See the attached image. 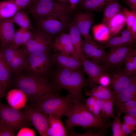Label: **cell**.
<instances>
[{
	"mask_svg": "<svg viewBox=\"0 0 136 136\" xmlns=\"http://www.w3.org/2000/svg\"><path fill=\"white\" fill-rule=\"evenodd\" d=\"M26 8L28 12L37 19L55 15H66L71 11L67 3L53 0H33Z\"/></svg>",
	"mask_w": 136,
	"mask_h": 136,
	"instance_id": "5",
	"label": "cell"
},
{
	"mask_svg": "<svg viewBox=\"0 0 136 136\" xmlns=\"http://www.w3.org/2000/svg\"><path fill=\"white\" fill-rule=\"evenodd\" d=\"M0 136H1L0 133Z\"/></svg>",
	"mask_w": 136,
	"mask_h": 136,
	"instance_id": "57",
	"label": "cell"
},
{
	"mask_svg": "<svg viewBox=\"0 0 136 136\" xmlns=\"http://www.w3.org/2000/svg\"><path fill=\"white\" fill-rule=\"evenodd\" d=\"M100 108L96 101L93 106V109L92 113L97 119L100 120L104 121L102 118L101 115L100 114Z\"/></svg>",
	"mask_w": 136,
	"mask_h": 136,
	"instance_id": "47",
	"label": "cell"
},
{
	"mask_svg": "<svg viewBox=\"0 0 136 136\" xmlns=\"http://www.w3.org/2000/svg\"><path fill=\"white\" fill-rule=\"evenodd\" d=\"M23 9L13 2L5 0L0 2V19L13 17L19 10Z\"/></svg>",
	"mask_w": 136,
	"mask_h": 136,
	"instance_id": "27",
	"label": "cell"
},
{
	"mask_svg": "<svg viewBox=\"0 0 136 136\" xmlns=\"http://www.w3.org/2000/svg\"><path fill=\"white\" fill-rule=\"evenodd\" d=\"M121 11V6L118 1L115 0L110 2L104 8L101 23L106 25L111 18Z\"/></svg>",
	"mask_w": 136,
	"mask_h": 136,
	"instance_id": "29",
	"label": "cell"
},
{
	"mask_svg": "<svg viewBox=\"0 0 136 136\" xmlns=\"http://www.w3.org/2000/svg\"><path fill=\"white\" fill-rule=\"evenodd\" d=\"M121 113L117 114V116H115L114 119L111 123L113 136H125L122 133L121 129L122 123L120 117Z\"/></svg>",
	"mask_w": 136,
	"mask_h": 136,
	"instance_id": "35",
	"label": "cell"
},
{
	"mask_svg": "<svg viewBox=\"0 0 136 136\" xmlns=\"http://www.w3.org/2000/svg\"><path fill=\"white\" fill-rule=\"evenodd\" d=\"M115 0H80V5L87 10H95L105 8L110 2Z\"/></svg>",
	"mask_w": 136,
	"mask_h": 136,
	"instance_id": "30",
	"label": "cell"
},
{
	"mask_svg": "<svg viewBox=\"0 0 136 136\" xmlns=\"http://www.w3.org/2000/svg\"><path fill=\"white\" fill-rule=\"evenodd\" d=\"M13 19L14 22L21 27L33 30L27 14L23 9L18 11L13 17Z\"/></svg>",
	"mask_w": 136,
	"mask_h": 136,
	"instance_id": "31",
	"label": "cell"
},
{
	"mask_svg": "<svg viewBox=\"0 0 136 136\" xmlns=\"http://www.w3.org/2000/svg\"><path fill=\"white\" fill-rule=\"evenodd\" d=\"M52 59L61 67L69 69L77 70L82 65L79 58L57 51L53 55Z\"/></svg>",
	"mask_w": 136,
	"mask_h": 136,
	"instance_id": "18",
	"label": "cell"
},
{
	"mask_svg": "<svg viewBox=\"0 0 136 136\" xmlns=\"http://www.w3.org/2000/svg\"><path fill=\"white\" fill-rule=\"evenodd\" d=\"M2 49L3 55L8 65L13 58L22 51V49L14 48L10 45L3 47Z\"/></svg>",
	"mask_w": 136,
	"mask_h": 136,
	"instance_id": "34",
	"label": "cell"
},
{
	"mask_svg": "<svg viewBox=\"0 0 136 136\" xmlns=\"http://www.w3.org/2000/svg\"><path fill=\"white\" fill-rule=\"evenodd\" d=\"M115 99V97H114L105 100V113L104 118L105 121H107L111 118H114L115 117L113 109Z\"/></svg>",
	"mask_w": 136,
	"mask_h": 136,
	"instance_id": "37",
	"label": "cell"
},
{
	"mask_svg": "<svg viewBox=\"0 0 136 136\" xmlns=\"http://www.w3.org/2000/svg\"><path fill=\"white\" fill-rule=\"evenodd\" d=\"M30 123L24 111L17 110L0 102V129L6 127L15 132L30 125Z\"/></svg>",
	"mask_w": 136,
	"mask_h": 136,
	"instance_id": "6",
	"label": "cell"
},
{
	"mask_svg": "<svg viewBox=\"0 0 136 136\" xmlns=\"http://www.w3.org/2000/svg\"><path fill=\"white\" fill-rule=\"evenodd\" d=\"M87 95H91L96 98L107 100L115 97L113 92L110 86L105 87L101 85H96L92 88L90 91L85 90Z\"/></svg>",
	"mask_w": 136,
	"mask_h": 136,
	"instance_id": "26",
	"label": "cell"
},
{
	"mask_svg": "<svg viewBox=\"0 0 136 136\" xmlns=\"http://www.w3.org/2000/svg\"><path fill=\"white\" fill-rule=\"evenodd\" d=\"M16 86L33 101L41 96L50 93H58V89L41 75H21L17 78Z\"/></svg>",
	"mask_w": 136,
	"mask_h": 136,
	"instance_id": "3",
	"label": "cell"
},
{
	"mask_svg": "<svg viewBox=\"0 0 136 136\" xmlns=\"http://www.w3.org/2000/svg\"><path fill=\"white\" fill-rule=\"evenodd\" d=\"M24 111L27 117L40 135L47 136L49 115L32 106L27 107Z\"/></svg>",
	"mask_w": 136,
	"mask_h": 136,
	"instance_id": "9",
	"label": "cell"
},
{
	"mask_svg": "<svg viewBox=\"0 0 136 136\" xmlns=\"http://www.w3.org/2000/svg\"><path fill=\"white\" fill-rule=\"evenodd\" d=\"M25 29L20 27L15 32L11 46L14 48H18L20 46H22L23 34Z\"/></svg>",
	"mask_w": 136,
	"mask_h": 136,
	"instance_id": "38",
	"label": "cell"
},
{
	"mask_svg": "<svg viewBox=\"0 0 136 136\" xmlns=\"http://www.w3.org/2000/svg\"><path fill=\"white\" fill-rule=\"evenodd\" d=\"M124 1L131 11L136 12V0H124Z\"/></svg>",
	"mask_w": 136,
	"mask_h": 136,
	"instance_id": "49",
	"label": "cell"
},
{
	"mask_svg": "<svg viewBox=\"0 0 136 136\" xmlns=\"http://www.w3.org/2000/svg\"><path fill=\"white\" fill-rule=\"evenodd\" d=\"M74 49L81 60L84 57L81 48V35L74 21L70 26L68 34Z\"/></svg>",
	"mask_w": 136,
	"mask_h": 136,
	"instance_id": "23",
	"label": "cell"
},
{
	"mask_svg": "<svg viewBox=\"0 0 136 136\" xmlns=\"http://www.w3.org/2000/svg\"><path fill=\"white\" fill-rule=\"evenodd\" d=\"M111 81V78L110 73L106 72L100 77L97 82V84L104 86H110Z\"/></svg>",
	"mask_w": 136,
	"mask_h": 136,
	"instance_id": "40",
	"label": "cell"
},
{
	"mask_svg": "<svg viewBox=\"0 0 136 136\" xmlns=\"http://www.w3.org/2000/svg\"><path fill=\"white\" fill-rule=\"evenodd\" d=\"M131 134L130 135V136H136V132H133L132 133H131Z\"/></svg>",
	"mask_w": 136,
	"mask_h": 136,
	"instance_id": "56",
	"label": "cell"
},
{
	"mask_svg": "<svg viewBox=\"0 0 136 136\" xmlns=\"http://www.w3.org/2000/svg\"><path fill=\"white\" fill-rule=\"evenodd\" d=\"M80 68L72 70L61 67L57 71L54 77V85L58 89L63 88L67 90L71 95L73 102L85 101L81 91L88 83Z\"/></svg>",
	"mask_w": 136,
	"mask_h": 136,
	"instance_id": "2",
	"label": "cell"
},
{
	"mask_svg": "<svg viewBox=\"0 0 136 136\" xmlns=\"http://www.w3.org/2000/svg\"><path fill=\"white\" fill-rule=\"evenodd\" d=\"M136 77L128 87L115 96L114 104L116 109L121 103L136 99Z\"/></svg>",
	"mask_w": 136,
	"mask_h": 136,
	"instance_id": "22",
	"label": "cell"
},
{
	"mask_svg": "<svg viewBox=\"0 0 136 136\" xmlns=\"http://www.w3.org/2000/svg\"><path fill=\"white\" fill-rule=\"evenodd\" d=\"M125 24V17L122 11L111 18L106 24L110 30V38L122 29Z\"/></svg>",
	"mask_w": 136,
	"mask_h": 136,
	"instance_id": "24",
	"label": "cell"
},
{
	"mask_svg": "<svg viewBox=\"0 0 136 136\" xmlns=\"http://www.w3.org/2000/svg\"><path fill=\"white\" fill-rule=\"evenodd\" d=\"M89 98L85 100V104L88 107L93 106L96 101L95 98L92 96H88Z\"/></svg>",
	"mask_w": 136,
	"mask_h": 136,
	"instance_id": "50",
	"label": "cell"
},
{
	"mask_svg": "<svg viewBox=\"0 0 136 136\" xmlns=\"http://www.w3.org/2000/svg\"><path fill=\"white\" fill-rule=\"evenodd\" d=\"M10 1L22 9L28 7L33 0H7Z\"/></svg>",
	"mask_w": 136,
	"mask_h": 136,
	"instance_id": "43",
	"label": "cell"
},
{
	"mask_svg": "<svg viewBox=\"0 0 136 136\" xmlns=\"http://www.w3.org/2000/svg\"><path fill=\"white\" fill-rule=\"evenodd\" d=\"M132 35L135 40L136 39V21L133 25L130 30Z\"/></svg>",
	"mask_w": 136,
	"mask_h": 136,
	"instance_id": "53",
	"label": "cell"
},
{
	"mask_svg": "<svg viewBox=\"0 0 136 136\" xmlns=\"http://www.w3.org/2000/svg\"><path fill=\"white\" fill-rule=\"evenodd\" d=\"M74 21L85 40L88 41L92 40L89 32L91 26L94 22L92 13L89 12L78 13L76 16Z\"/></svg>",
	"mask_w": 136,
	"mask_h": 136,
	"instance_id": "16",
	"label": "cell"
},
{
	"mask_svg": "<svg viewBox=\"0 0 136 136\" xmlns=\"http://www.w3.org/2000/svg\"><path fill=\"white\" fill-rule=\"evenodd\" d=\"M15 132L9 128L4 127L0 129L1 136H13Z\"/></svg>",
	"mask_w": 136,
	"mask_h": 136,
	"instance_id": "48",
	"label": "cell"
},
{
	"mask_svg": "<svg viewBox=\"0 0 136 136\" xmlns=\"http://www.w3.org/2000/svg\"><path fill=\"white\" fill-rule=\"evenodd\" d=\"M80 0H69V7L71 11H73L79 3Z\"/></svg>",
	"mask_w": 136,
	"mask_h": 136,
	"instance_id": "52",
	"label": "cell"
},
{
	"mask_svg": "<svg viewBox=\"0 0 136 136\" xmlns=\"http://www.w3.org/2000/svg\"><path fill=\"white\" fill-rule=\"evenodd\" d=\"M124 71L127 74L136 73V50L133 49L127 57L124 62Z\"/></svg>",
	"mask_w": 136,
	"mask_h": 136,
	"instance_id": "33",
	"label": "cell"
},
{
	"mask_svg": "<svg viewBox=\"0 0 136 136\" xmlns=\"http://www.w3.org/2000/svg\"><path fill=\"white\" fill-rule=\"evenodd\" d=\"M53 0L56 2H58L59 3H67L68 2H69V0Z\"/></svg>",
	"mask_w": 136,
	"mask_h": 136,
	"instance_id": "55",
	"label": "cell"
},
{
	"mask_svg": "<svg viewBox=\"0 0 136 136\" xmlns=\"http://www.w3.org/2000/svg\"><path fill=\"white\" fill-rule=\"evenodd\" d=\"M51 47L56 51L80 58L74 49L69 34L63 33L57 37Z\"/></svg>",
	"mask_w": 136,
	"mask_h": 136,
	"instance_id": "19",
	"label": "cell"
},
{
	"mask_svg": "<svg viewBox=\"0 0 136 136\" xmlns=\"http://www.w3.org/2000/svg\"><path fill=\"white\" fill-rule=\"evenodd\" d=\"M4 95V94L3 91L2 84L0 80V99Z\"/></svg>",
	"mask_w": 136,
	"mask_h": 136,
	"instance_id": "54",
	"label": "cell"
},
{
	"mask_svg": "<svg viewBox=\"0 0 136 136\" xmlns=\"http://www.w3.org/2000/svg\"><path fill=\"white\" fill-rule=\"evenodd\" d=\"M123 122L127 124L136 127V118L128 114L124 115Z\"/></svg>",
	"mask_w": 136,
	"mask_h": 136,
	"instance_id": "46",
	"label": "cell"
},
{
	"mask_svg": "<svg viewBox=\"0 0 136 136\" xmlns=\"http://www.w3.org/2000/svg\"><path fill=\"white\" fill-rule=\"evenodd\" d=\"M29 29H25L23 34L22 46H24L32 38L33 33Z\"/></svg>",
	"mask_w": 136,
	"mask_h": 136,
	"instance_id": "44",
	"label": "cell"
},
{
	"mask_svg": "<svg viewBox=\"0 0 136 136\" xmlns=\"http://www.w3.org/2000/svg\"><path fill=\"white\" fill-rule=\"evenodd\" d=\"M52 44L49 35L42 30L33 33L30 40L22 49L26 56L35 53H47Z\"/></svg>",
	"mask_w": 136,
	"mask_h": 136,
	"instance_id": "8",
	"label": "cell"
},
{
	"mask_svg": "<svg viewBox=\"0 0 136 136\" xmlns=\"http://www.w3.org/2000/svg\"><path fill=\"white\" fill-rule=\"evenodd\" d=\"M27 61V58L22 51L13 58L9 66L12 72L18 71L25 69Z\"/></svg>",
	"mask_w": 136,
	"mask_h": 136,
	"instance_id": "32",
	"label": "cell"
},
{
	"mask_svg": "<svg viewBox=\"0 0 136 136\" xmlns=\"http://www.w3.org/2000/svg\"><path fill=\"white\" fill-rule=\"evenodd\" d=\"M92 31L94 39L99 42H105L110 38L109 29L104 24L94 25L92 27Z\"/></svg>",
	"mask_w": 136,
	"mask_h": 136,
	"instance_id": "28",
	"label": "cell"
},
{
	"mask_svg": "<svg viewBox=\"0 0 136 136\" xmlns=\"http://www.w3.org/2000/svg\"><path fill=\"white\" fill-rule=\"evenodd\" d=\"M125 113L136 118V106L128 109L125 111Z\"/></svg>",
	"mask_w": 136,
	"mask_h": 136,
	"instance_id": "51",
	"label": "cell"
},
{
	"mask_svg": "<svg viewBox=\"0 0 136 136\" xmlns=\"http://www.w3.org/2000/svg\"><path fill=\"white\" fill-rule=\"evenodd\" d=\"M73 103L71 95L68 93L62 96L58 93H50L43 95L34 101L32 106L48 115L61 117L66 116Z\"/></svg>",
	"mask_w": 136,
	"mask_h": 136,
	"instance_id": "4",
	"label": "cell"
},
{
	"mask_svg": "<svg viewBox=\"0 0 136 136\" xmlns=\"http://www.w3.org/2000/svg\"><path fill=\"white\" fill-rule=\"evenodd\" d=\"M17 135L18 136H34L36 135V134L33 129L24 127L20 129Z\"/></svg>",
	"mask_w": 136,
	"mask_h": 136,
	"instance_id": "42",
	"label": "cell"
},
{
	"mask_svg": "<svg viewBox=\"0 0 136 136\" xmlns=\"http://www.w3.org/2000/svg\"><path fill=\"white\" fill-rule=\"evenodd\" d=\"M27 56L25 69L34 74L41 75L47 72L50 63L47 53H33Z\"/></svg>",
	"mask_w": 136,
	"mask_h": 136,
	"instance_id": "11",
	"label": "cell"
},
{
	"mask_svg": "<svg viewBox=\"0 0 136 136\" xmlns=\"http://www.w3.org/2000/svg\"><path fill=\"white\" fill-rule=\"evenodd\" d=\"M122 12L125 18V23L127 29L129 30L134 22L136 21V12L131 11L126 8L122 9Z\"/></svg>",
	"mask_w": 136,
	"mask_h": 136,
	"instance_id": "36",
	"label": "cell"
},
{
	"mask_svg": "<svg viewBox=\"0 0 136 136\" xmlns=\"http://www.w3.org/2000/svg\"><path fill=\"white\" fill-rule=\"evenodd\" d=\"M84 100L73 102L71 105L66 116V128L67 132L76 126L84 129L95 128L99 130H105L111 123L96 119L89 110Z\"/></svg>",
	"mask_w": 136,
	"mask_h": 136,
	"instance_id": "1",
	"label": "cell"
},
{
	"mask_svg": "<svg viewBox=\"0 0 136 136\" xmlns=\"http://www.w3.org/2000/svg\"><path fill=\"white\" fill-rule=\"evenodd\" d=\"M121 129L125 136H127L136 130V127L127 124L124 122L122 124Z\"/></svg>",
	"mask_w": 136,
	"mask_h": 136,
	"instance_id": "41",
	"label": "cell"
},
{
	"mask_svg": "<svg viewBox=\"0 0 136 136\" xmlns=\"http://www.w3.org/2000/svg\"><path fill=\"white\" fill-rule=\"evenodd\" d=\"M38 24L43 31L49 35L56 34L65 27L67 21L66 15H55L37 19Z\"/></svg>",
	"mask_w": 136,
	"mask_h": 136,
	"instance_id": "10",
	"label": "cell"
},
{
	"mask_svg": "<svg viewBox=\"0 0 136 136\" xmlns=\"http://www.w3.org/2000/svg\"><path fill=\"white\" fill-rule=\"evenodd\" d=\"M136 40L128 29H122L118 33L110 38L101 46L103 48L117 47L134 45Z\"/></svg>",
	"mask_w": 136,
	"mask_h": 136,
	"instance_id": "15",
	"label": "cell"
},
{
	"mask_svg": "<svg viewBox=\"0 0 136 136\" xmlns=\"http://www.w3.org/2000/svg\"><path fill=\"white\" fill-rule=\"evenodd\" d=\"M13 17L0 19V41L2 48L11 45L15 34Z\"/></svg>",
	"mask_w": 136,
	"mask_h": 136,
	"instance_id": "17",
	"label": "cell"
},
{
	"mask_svg": "<svg viewBox=\"0 0 136 136\" xmlns=\"http://www.w3.org/2000/svg\"><path fill=\"white\" fill-rule=\"evenodd\" d=\"M60 117L52 115H49L47 136L68 135L66 127Z\"/></svg>",
	"mask_w": 136,
	"mask_h": 136,
	"instance_id": "20",
	"label": "cell"
},
{
	"mask_svg": "<svg viewBox=\"0 0 136 136\" xmlns=\"http://www.w3.org/2000/svg\"><path fill=\"white\" fill-rule=\"evenodd\" d=\"M95 97L96 98V102L101 112V114L100 115L101 118L103 120L105 121L104 118L105 116V106L106 100Z\"/></svg>",
	"mask_w": 136,
	"mask_h": 136,
	"instance_id": "45",
	"label": "cell"
},
{
	"mask_svg": "<svg viewBox=\"0 0 136 136\" xmlns=\"http://www.w3.org/2000/svg\"><path fill=\"white\" fill-rule=\"evenodd\" d=\"M8 65L4 58L1 51H0V80L5 94L9 85L12 73Z\"/></svg>",
	"mask_w": 136,
	"mask_h": 136,
	"instance_id": "25",
	"label": "cell"
},
{
	"mask_svg": "<svg viewBox=\"0 0 136 136\" xmlns=\"http://www.w3.org/2000/svg\"><path fill=\"white\" fill-rule=\"evenodd\" d=\"M134 44L110 48L109 52L101 63V65L109 73L122 68L127 57L134 49Z\"/></svg>",
	"mask_w": 136,
	"mask_h": 136,
	"instance_id": "7",
	"label": "cell"
},
{
	"mask_svg": "<svg viewBox=\"0 0 136 136\" xmlns=\"http://www.w3.org/2000/svg\"><path fill=\"white\" fill-rule=\"evenodd\" d=\"M82 51L86 58L99 64L105 58L107 53L94 41L82 40Z\"/></svg>",
	"mask_w": 136,
	"mask_h": 136,
	"instance_id": "13",
	"label": "cell"
},
{
	"mask_svg": "<svg viewBox=\"0 0 136 136\" xmlns=\"http://www.w3.org/2000/svg\"><path fill=\"white\" fill-rule=\"evenodd\" d=\"M81 61L84 71L88 77L89 85L92 88L97 84L98 80L101 76L107 72L101 65L87 59L84 56Z\"/></svg>",
	"mask_w": 136,
	"mask_h": 136,
	"instance_id": "14",
	"label": "cell"
},
{
	"mask_svg": "<svg viewBox=\"0 0 136 136\" xmlns=\"http://www.w3.org/2000/svg\"><path fill=\"white\" fill-rule=\"evenodd\" d=\"M136 106V99L131 100L121 103L116 109L117 114L125 113L128 109Z\"/></svg>",
	"mask_w": 136,
	"mask_h": 136,
	"instance_id": "39",
	"label": "cell"
},
{
	"mask_svg": "<svg viewBox=\"0 0 136 136\" xmlns=\"http://www.w3.org/2000/svg\"><path fill=\"white\" fill-rule=\"evenodd\" d=\"M110 73L111 78L110 87L115 97L128 87L136 77V74H128L122 68Z\"/></svg>",
	"mask_w": 136,
	"mask_h": 136,
	"instance_id": "12",
	"label": "cell"
},
{
	"mask_svg": "<svg viewBox=\"0 0 136 136\" xmlns=\"http://www.w3.org/2000/svg\"><path fill=\"white\" fill-rule=\"evenodd\" d=\"M27 98L26 94L18 88L11 90L7 95V100L9 105L18 110H20L25 107Z\"/></svg>",
	"mask_w": 136,
	"mask_h": 136,
	"instance_id": "21",
	"label": "cell"
}]
</instances>
